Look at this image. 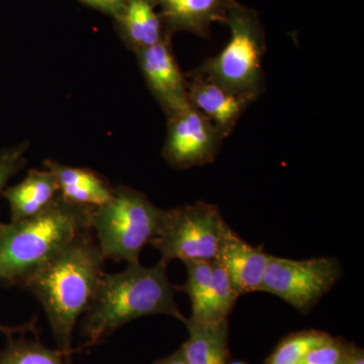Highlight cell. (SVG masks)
<instances>
[{
    "label": "cell",
    "instance_id": "cell-11",
    "mask_svg": "<svg viewBox=\"0 0 364 364\" xmlns=\"http://www.w3.org/2000/svg\"><path fill=\"white\" fill-rule=\"evenodd\" d=\"M269 254L242 239L228 225L223 234L215 261L229 275L239 294L260 291L267 272Z\"/></svg>",
    "mask_w": 364,
    "mask_h": 364
},
{
    "label": "cell",
    "instance_id": "cell-14",
    "mask_svg": "<svg viewBox=\"0 0 364 364\" xmlns=\"http://www.w3.org/2000/svg\"><path fill=\"white\" fill-rule=\"evenodd\" d=\"M156 7L154 0H128L116 18L124 44L135 54L156 45L169 33Z\"/></svg>",
    "mask_w": 364,
    "mask_h": 364
},
{
    "label": "cell",
    "instance_id": "cell-8",
    "mask_svg": "<svg viewBox=\"0 0 364 364\" xmlns=\"http://www.w3.org/2000/svg\"><path fill=\"white\" fill-rule=\"evenodd\" d=\"M224 136L207 117L188 105L167 119L163 158L176 169H188L214 162Z\"/></svg>",
    "mask_w": 364,
    "mask_h": 364
},
{
    "label": "cell",
    "instance_id": "cell-20",
    "mask_svg": "<svg viewBox=\"0 0 364 364\" xmlns=\"http://www.w3.org/2000/svg\"><path fill=\"white\" fill-rule=\"evenodd\" d=\"M188 269L186 284L178 287V291L188 294L191 301L193 312L196 316L205 303L213 279V261L191 260L184 262Z\"/></svg>",
    "mask_w": 364,
    "mask_h": 364
},
{
    "label": "cell",
    "instance_id": "cell-6",
    "mask_svg": "<svg viewBox=\"0 0 364 364\" xmlns=\"http://www.w3.org/2000/svg\"><path fill=\"white\" fill-rule=\"evenodd\" d=\"M228 224L217 205L205 202L164 210L156 238L151 245L161 254L160 262L214 261Z\"/></svg>",
    "mask_w": 364,
    "mask_h": 364
},
{
    "label": "cell",
    "instance_id": "cell-1",
    "mask_svg": "<svg viewBox=\"0 0 364 364\" xmlns=\"http://www.w3.org/2000/svg\"><path fill=\"white\" fill-rule=\"evenodd\" d=\"M104 262L92 230H86L21 284L44 309L59 350L75 352L74 328L97 291Z\"/></svg>",
    "mask_w": 364,
    "mask_h": 364
},
{
    "label": "cell",
    "instance_id": "cell-26",
    "mask_svg": "<svg viewBox=\"0 0 364 364\" xmlns=\"http://www.w3.org/2000/svg\"><path fill=\"white\" fill-rule=\"evenodd\" d=\"M25 328V327H23ZM23 328H14V329H11V328H6V327H2V326H0V330L4 332L9 333L11 331H18V330L23 329Z\"/></svg>",
    "mask_w": 364,
    "mask_h": 364
},
{
    "label": "cell",
    "instance_id": "cell-9",
    "mask_svg": "<svg viewBox=\"0 0 364 364\" xmlns=\"http://www.w3.org/2000/svg\"><path fill=\"white\" fill-rule=\"evenodd\" d=\"M139 66L150 92L167 119L188 107L186 75L177 63L171 33L156 45L136 53Z\"/></svg>",
    "mask_w": 364,
    "mask_h": 364
},
{
    "label": "cell",
    "instance_id": "cell-13",
    "mask_svg": "<svg viewBox=\"0 0 364 364\" xmlns=\"http://www.w3.org/2000/svg\"><path fill=\"white\" fill-rule=\"evenodd\" d=\"M44 167L54 174L59 195L74 205L95 208L109 202L114 186L92 169L73 167L48 159Z\"/></svg>",
    "mask_w": 364,
    "mask_h": 364
},
{
    "label": "cell",
    "instance_id": "cell-21",
    "mask_svg": "<svg viewBox=\"0 0 364 364\" xmlns=\"http://www.w3.org/2000/svg\"><path fill=\"white\" fill-rule=\"evenodd\" d=\"M351 347L344 339L331 337L309 352L301 364H346Z\"/></svg>",
    "mask_w": 364,
    "mask_h": 364
},
{
    "label": "cell",
    "instance_id": "cell-17",
    "mask_svg": "<svg viewBox=\"0 0 364 364\" xmlns=\"http://www.w3.org/2000/svg\"><path fill=\"white\" fill-rule=\"evenodd\" d=\"M239 294L229 275L219 263L213 261V279L210 291L200 312L191 320L200 324H219L231 315Z\"/></svg>",
    "mask_w": 364,
    "mask_h": 364
},
{
    "label": "cell",
    "instance_id": "cell-7",
    "mask_svg": "<svg viewBox=\"0 0 364 364\" xmlns=\"http://www.w3.org/2000/svg\"><path fill=\"white\" fill-rule=\"evenodd\" d=\"M341 275V264L336 258L294 260L269 255L260 291L279 296L306 315Z\"/></svg>",
    "mask_w": 364,
    "mask_h": 364
},
{
    "label": "cell",
    "instance_id": "cell-19",
    "mask_svg": "<svg viewBox=\"0 0 364 364\" xmlns=\"http://www.w3.org/2000/svg\"><path fill=\"white\" fill-rule=\"evenodd\" d=\"M331 337L318 330L293 333L277 344L265 364H301L309 352Z\"/></svg>",
    "mask_w": 364,
    "mask_h": 364
},
{
    "label": "cell",
    "instance_id": "cell-16",
    "mask_svg": "<svg viewBox=\"0 0 364 364\" xmlns=\"http://www.w3.org/2000/svg\"><path fill=\"white\" fill-rule=\"evenodd\" d=\"M189 337L179 348L188 364H229V320L219 324L183 321Z\"/></svg>",
    "mask_w": 364,
    "mask_h": 364
},
{
    "label": "cell",
    "instance_id": "cell-24",
    "mask_svg": "<svg viewBox=\"0 0 364 364\" xmlns=\"http://www.w3.org/2000/svg\"><path fill=\"white\" fill-rule=\"evenodd\" d=\"M346 364H364V353L363 349L352 344L350 354Z\"/></svg>",
    "mask_w": 364,
    "mask_h": 364
},
{
    "label": "cell",
    "instance_id": "cell-15",
    "mask_svg": "<svg viewBox=\"0 0 364 364\" xmlns=\"http://www.w3.org/2000/svg\"><path fill=\"white\" fill-rule=\"evenodd\" d=\"M59 195L58 183L47 168L31 169L25 178L4 191L11 222L28 219L43 212Z\"/></svg>",
    "mask_w": 364,
    "mask_h": 364
},
{
    "label": "cell",
    "instance_id": "cell-5",
    "mask_svg": "<svg viewBox=\"0 0 364 364\" xmlns=\"http://www.w3.org/2000/svg\"><path fill=\"white\" fill-rule=\"evenodd\" d=\"M163 212L142 191L114 188L111 200L91 212V230L105 259L139 262L143 249L156 238Z\"/></svg>",
    "mask_w": 364,
    "mask_h": 364
},
{
    "label": "cell",
    "instance_id": "cell-22",
    "mask_svg": "<svg viewBox=\"0 0 364 364\" xmlns=\"http://www.w3.org/2000/svg\"><path fill=\"white\" fill-rule=\"evenodd\" d=\"M28 148V143H21L0 152V195L7 181L25 166Z\"/></svg>",
    "mask_w": 364,
    "mask_h": 364
},
{
    "label": "cell",
    "instance_id": "cell-12",
    "mask_svg": "<svg viewBox=\"0 0 364 364\" xmlns=\"http://www.w3.org/2000/svg\"><path fill=\"white\" fill-rule=\"evenodd\" d=\"M235 0H154L165 30L169 33L188 32L208 38L210 26L225 23Z\"/></svg>",
    "mask_w": 364,
    "mask_h": 364
},
{
    "label": "cell",
    "instance_id": "cell-4",
    "mask_svg": "<svg viewBox=\"0 0 364 364\" xmlns=\"http://www.w3.org/2000/svg\"><path fill=\"white\" fill-rule=\"evenodd\" d=\"M225 23L231 32L226 46L196 71L225 90L254 102L265 90L263 58L267 46L262 23L255 11L235 0Z\"/></svg>",
    "mask_w": 364,
    "mask_h": 364
},
{
    "label": "cell",
    "instance_id": "cell-23",
    "mask_svg": "<svg viewBox=\"0 0 364 364\" xmlns=\"http://www.w3.org/2000/svg\"><path fill=\"white\" fill-rule=\"evenodd\" d=\"M79 1L117 18L123 11L128 0H79Z\"/></svg>",
    "mask_w": 364,
    "mask_h": 364
},
{
    "label": "cell",
    "instance_id": "cell-27",
    "mask_svg": "<svg viewBox=\"0 0 364 364\" xmlns=\"http://www.w3.org/2000/svg\"><path fill=\"white\" fill-rule=\"evenodd\" d=\"M229 364H246V363H241V361H230Z\"/></svg>",
    "mask_w": 364,
    "mask_h": 364
},
{
    "label": "cell",
    "instance_id": "cell-2",
    "mask_svg": "<svg viewBox=\"0 0 364 364\" xmlns=\"http://www.w3.org/2000/svg\"><path fill=\"white\" fill-rule=\"evenodd\" d=\"M167 265L146 267L128 264L124 272L102 275L90 305L81 320L80 349L100 343L122 326L151 315H167L183 322L176 294L178 287L169 280Z\"/></svg>",
    "mask_w": 364,
    "mask_h": 364
},
{
    "label": "cell",
    "instance_id": "cell-3",
    "mask_svg": "<svg viewBox=\"0 0 364 364\" xmlns=\"http://www.w3.org/2000/svg\"><path fill=\"white\" fill-rule=\"evenodd\" d=\"M92 210L58 195L39 214L0 224V282L21 286L72 239L91 229Z\"/></svg>",
    "mask_w": 364,
    "mask_h": 364
},
{
    "label": "cell",
    "instance_id": "cell-10",
    "mask_svg": "<svg viewBox=\"0 0 364 364\" xmlns=\"http://www.w3.org/2000/svg\"><path fill=\"white\" fill-rule=\"evenodd\" d=\"M189 105L210 119L224 138H228L252 100L235 95L208 80L198 71L186 74Z\"/></svg>",
    "mask_w": 364,
    "mask_h": 364
},
{
    "label": "cell",
    "instance_id": "cell-25",
    "mask_svg": "<svg viewBox=\"0 0 364 364\" xmlns=\"http://www.w3.org/2000/svg\"><path fill=\"white\" fill-rule=\"evenodd\" d=\"M153 364H188L184 360L183 356H182L181 350L174 352L171 355L167 356V358L160 359Z\"/></svg>",
    "mask_w": 364,
    "mask_h": 364
},
{
    "label": "cell",
    "instance_id": "cell-18",
    "mask_svg": "<svg viewBox=\"0 0 364 364\" xmlns=\"http://www.w3.org/2000/svg\"><path fill=\"white\" fill-rule=\"evenodd\" d=\"M71 354L48 348L38 340H11L0 351V364H73Z\"/></svg>",
    "mask_w": 364,
    "mask_h": 364
}]
</instances>
